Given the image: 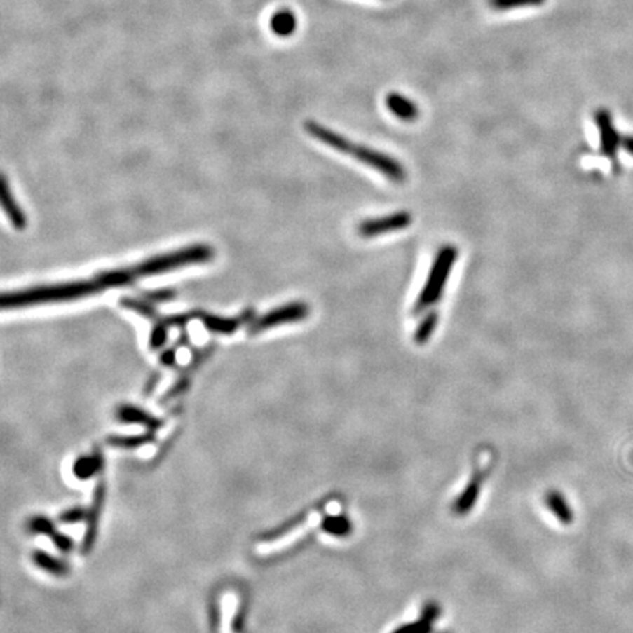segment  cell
Masks as SVG:
<instances>
[{
	"instance_id": "6da1fadb",
	"label": "cell",
	"mask_w": 633,
	"mask_h": 633,
	"mask_svg": "<svg viewBox=\"0 0 633 633\" xmlns=\"http://www.w3.org/2000/svg\"><path fill=\"white\" fill-rule=\"evenodd\" d=\"M213 248H210L208 245H193L189 248H182L179 251L149 258L132 267L102 271L95 274L94 278L86 280L34 286L22 290L6 292L2 297V308L4 310H18V308H28L43 304L84 299L93 295H99L100 292L110 287L128 286L139 278H150V275L169 273L172 270L186 266L204 264L208 263L210 259H213Z\"/></svg>"
},
{
	"instance_id": "7a4b0ae2",
	"label": "cell",
	"mask_w": 633,
	"mask_h": 633,
	"mask_svg": "<svg viewBox=\"0 0 633 633\" xmlns=\"http://www.w3.org/2000/svg\"><path fill=\"white\" fill-rule=\"evenodd\" d=\"M458 248L454 245H444L437 252L434 263L431 266V271L427 278V283L415 302L412 313L422 314L428 306L434 305L443 295V289L446 286L447 278L451 271V267L458 258Z\"/></svg>"
},
{
	"instance_id": "3957f363",
	"label": "cell",
	"mask_w": 633,
	"mask_h": 633,
	"mask_svg": "<svg viewBox=\"0 0 633 633\" xmlns=\"http://www.w3.org/2000/svg\"><path fill=\"white\" fill-rule=\"evenodd\" d=\"M350 154L356 158L362 161L364 165L379 170L380 173H383L388 179L396 182V184H403L407 181V170L399 163L397 160H395L393 157L383 154L377 150H372L368 147H362V145H353V149L350 151Z\"/></svg>"
},
{
	"instance_id": "277c9868",
	"label": "cell",
	"mask_w": 633,
	"mask_h": 633,
	"mask_svg": "<svg viewBox=\"0 0 633 633\" xmlns=\"http://www.w3.org/2000/svg\"><path fill=\"white\" fill-rule=\"evenodd\" d=\"M310 314V306L304 302H292L279 308H274L273 311L254 320L250 326L251 334H258L271 327L280 326V324L302 321Z\"/></svg>"
},
{
	"instance_id": "5b68a950",
	"label": "cell",
	"mask_w": 633,
	"mask_h": 633,
	"mask_svg": "<svg viewBox=\"0 0 633 633\" xmlns=\"http://www.w3.org/2000/svg\"><path fill=\"white\" fill-rule=\"evenodd\" d=\"M411 223L412 215H409L408 211H399V213L361 222L358 226V233L362 238H374L386 232L407 229L408 226H411Z\"/></svg>"
},
{
	"instance_id": "8992f818",
	"label": "cell",
	"mask_w": 633,
	"mask_h": 633,
	"mask_svg": "<svg viewBox=\"0 0 633 633\" xmlns=\"http://www.w3.org/2000/svg\"><path fill=\"white\" fill-rule=\"evenodd\" d=\"M595 125L599 132V145H601V153L607 158H614L618 156L619 147L622 145V138L615 131L610 111L606 109H599L595 111Z\"/></svg>"
},
{
	"instance_id": "52a82bcc",
	"label": "cell",
	"mask_w": 633,
	"mask_h": 633,
	"mask_svg": "<svg viewBox=\"0 0 633 633\" xmlns=\"http://www.w3.org/2000/svg\"><path fill=\"white\" fill-rule=\"evenodd\" d=\"M484 478H485V472L482 470V468H477L472 478H470V481L468 482V485L463 489L462 494L456 500H454V503H453V512L454 513L459 515V516H463V515H466L468 512H470V510L474 509L475 503H477V500L479 497V491H481Z\"/></svg>"
},
{
	"instance_id": "ba28073f",
	"label": "cell",
	"mask_w": 633,
	"mask_h": 633,
	"mask_svg": "<svg viewBox=\"0 0 633 633\" xmlns=\"http://www.w3.org/2000/svg\"><path fill=\"white\" fill-rule=\"evenodd\" d=\"M305 131L310 134L313 138L318 139L322 144L329 145V147H332V149H334V150H337L340 153L350 154V151L353 149V144L348 138L336 134L334 131H332V129L322 126V125H320V123H317L314 121H308L305 123Z\"/></svg>"
},
{
	"instance_id": "9c48e42d",
	"label": "cell",
	"mask_w": 633,
	"mask_h": 633,
	"mask_svg": "<svg viewBox=\"0 0 633 633\" xmlns=\"http://www.w3.org/2000/svg\"><path fill=\"white\" fill-rule=\"evenodd\" d=\"M252 317V311H247L240 317H235V318H223V317H217V315H210L205 314L203 311H197V318L203 321L204 327L213 333H219V334H232L235 333L243 322L247 320H250Z\"/></svg>"
},
{
	"instance_id": "30bf717a",
	"label": "cell",
	"mask_w": 633,
	"mask_h": 633,
	"mask_svg": "<svg viewBox=\"0 0 633 633\" xmlns=\"http://www.w3.org/2000/svg\"><path fill=\"white\" fill-rule=\"evenodd\" d=\"M386 106L393 115L403 122H414L419 116L418 106L399 93H390L386 97Z\"/></svg>"
},
{
	"instance_id": "8fae6325",
	"label": "cell",
	"mask_w": 633,
	"mask_h": 633,
	"mask_svg": "<svg viewBox=\"0 0 633 633\" xmlns=\"http://www.w3.org/2000/svg\"><path fill=\"white\" fill-rule=\"evenodd\" d=\"M2 203H4L5 213L11 220V224L15 227L16 231H24L27 227V217L21 211L20 205L16 204L15 197L12 196L6 176H4V181H2Z\"/></svg>"
},
{
	"instance_id": "7c38bea8",
	"label": "cell",
	"mask_w": 633,
	"mask_h": 633,
	"mask_svg": "<svg viewBox=\"0 0 633 633\" xmlns=\"http://www.w3.org/2000/svg\"><path fill=\"white\" fill-rule=\"evenodd\" d=\"M545 505L548 508V510L556 516L557 521L563 525H571L573 522V512L567 503L566 497L557 491V490H551L547 493L545 496Z\"/></svg>"
},
{
	"instance_id": "4fadbf2b",
	"label": "cell",
	"mask_w": 633,
	"mask_h": 633,
	"mask_svg": "<svg viewBox=\"0 0 633 633\" xmlns=\"http://www.w3.org/2000/svg\"><path fill=\"white\" fill-rule=\"evenodd\" d=\"M438 607L435 604H427L424 608V613H422L421 618L415 622V623H409V625H403L400 627H397L393 633H430L433 623L435 622V619L438 618Z\"/></svg>"
},
{
	"instance_id": "5bb4252c",
	"label": "cell",
	"mask_w": 633,
	"mask_h": 633,
	"mask_svg": "<svg viewBox=\"0 0 633 633\" xmlns=\"http://www.w3.org/2000/svg\"><path fill=\"white\" fill-rule=\"evenodd\" d=\"M297 15L292 12L290 9H282L278 11L270 21V27L273 29L274 34H278L279 37H289L294 34L297 31Z\"/></svg>"
},
{
	"instance_id": "9a60e30c",
	"label": "cell",
	"mask_w": 633,
	"mask_h": 633,
	"mask_svg": "<svg viewBox=\"0 0 633 633\" xmlns=\"http://www.w3.org/2000/svg\"><path fill=\"white\" fill-rule=\"evenodd\" d=\"M322 529L334 537H346L352 532V522L345 515L329 516L322 521Z\"/></svg>"
},
{
	"instance_id": "2e32d148",
	"label": "cell",
	"mask_w": 633,
	"mask_h": 633,
	"mask_svg": "<svg viewBox=\"0 0 633 633\" xmlns=\"http://www.w3.org/2000/svg\"><path fill=\"white\" fill-rule=\"evenodd\" d=\"M437 322H438V314L435 311H431L427 315H424V318L419 321L418 327L415 330V334H414V340L416 345H426L428 342V339L431 337V334L434 333V330L437 327Z\"/></svg>"
},
{
	"instance_id": "e0dca14e",
	"label": "cell",
	"mask_w": 633,
	"mask_h": 633,
	"mask_svg": "<svg viewBox=\"0 0 633 633\" xmlns=\"http://www.w3.org/2000/svg\"><path fill=\"white\" fill-rule=\"evenodd\" d=\"M102 500H103V485L100 484L99 489L95 491V503H94V512L91 513V519L88 524V531L86 535V541H84V553L90 550L91 544H93V538L95 537V525H97V519H99V510L102 506Z\"/></svg>"
},
{
	"instance_id": "ac0fdd59",
	"label": "cell",
	"mask_w": 633,
	"mask_h": 633,
	"mask_svg": "<svg viewBox=\"0 0 633 633\" xmlns=\"http://www.w3.org/2000/svg\"><path fill=\"white\" fill-rule=\"evenodd\" d=\"M545 4V0H489L494 11H510L517 8H535Z\"/></svg>"
},
{
	"instance_id": "d6986e66",
	"label": "cell",
	"mask_w": 633,
	"mask_h": 633,
	"mask_svg": "<svg viewBox=\"0 0 633 633\" xmlns=\"http://www.w3.org/2000/svg\"><path fill=\"white\" fill-rule=\"evenodd\" d=\"M121 418L125 421H134L138 422V424H150L153 426L154 418H151L149 414H145L137 408L132 407H125L121 409Z\"/></svg>"
},
{
	"instance_id": "ffe728a7",
	"label": "cell",
	"mask_w": 633,
	"mask_h": 633,
	"mask_svg": "<svg viewBox=\"0 0 633 633\" xmlns=\"http://www.w3.org/2000/svg\"><path fill=\"white\" fill-rule=\"evenodd\" d=\"M166 339H168V326L163 321L160 320L154 326V329L151 330L150 348L151 349H160L161 346L166 343Z\"/></svg>"
},
{
	"instance_id": "44dd1931",
	"label": "cell",
	"mask_w": 633,
	"mask_h": 633,
	"mask_svg": "<svg viewBox=\"0 0 633 633\" xmlns=\"http://www.w3.org/2000/svg\"><path fill=\"white\" fill-rule=\"evenodd\" d=\"M99 458H100V456H99V454H97V456H91V458H87V459H81V461L76 463V466H75L76 474H78L79 477H88L90 474H93L94 470L97 469V465H99V462H100Z\"/></svg>"
},
{
	"instance_id": "7402d4cb",
	"label": "cell",
	"mask_w": 633,
	"mask_h": 633,
	"mask_svg": "<svg viewBox=\"0 0 633 633\" xmlns=\"http://www.w3.org/2000/svg\"><path fill=\"white\" fill-rule=\"evenodd\" d=\"M36 560H37V564L43 566L46 571H50V572H55V573H62L64 571V567L60 564V561L53 560L50 556L37 553L36 554Z\"/></svg>"
},
{
	"instance_id": "603a6c76",
	"label": "cell",
	"mask_w": 633,
	"mask_h": 633,
	"mask_svg": "<svg viewBox=\"0 0 633 633\" xmlns=\"http://www.w3.org/2000/svg\"><path fill=\"white\" fill-rule=\"evenodd\" d=\"M622 147L625 149V151L627 154H630L633 157V135L622 137Z\"/></svg>"
},
{
	"instance_id": "cb8c5ba5",
	"label": "cell",
	"mask_w": 633,
	"mask_h": 633,
	"mask_svg": "<svg viewBox=\"0 0 633 633\" xmlns=\"http://www.w3.org/2000/svg\"><path fill=\"white\" fill-rule=\"evenodd\" d=\"M161 361H163L165 365H173L175 364V352L173 350H168L161 356Z\"/></svg>"
}]
</instances>
